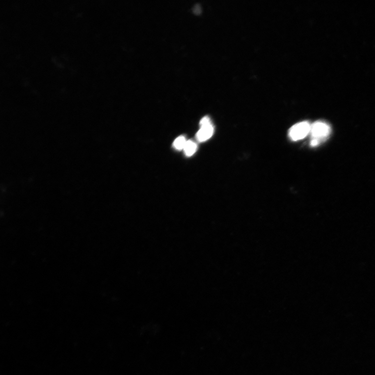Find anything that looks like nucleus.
I'll use <instances>...</instances> for the list:
<instances>
[{
	"label": "nucleus",
	"instance_id": "20e7f679",
	"mask_svg": "<svg viewBox=\"0 0 375 375\" xmlns=\"http://www.w3.org/2000/svg\"><path fill=\"white\" fill-rule=\"evenodd\" d=\"M196 144L192 140L187 141L185 147L183 148L184 152L187 157L192 156L196 152Z\"/></svg>",
	"mask_w": 375,
	"mask_h": 375
},
{
	"label": "nucleus",
	"instance_id": "f257e3e1",
	"mask_svg": "<svg viewBox=\"0 0 375 375\" xmlns=\"http://www.w3.org/2000/svg\"><path fill=\"white\" fill-rule=\"evenodd\" d=\"M201 129L197 132L196 139L200 142H203L209 139L214 133V127L211 123L210 118L206 116L200 121Z\"/></svg>",
	"mask_w": 375,
	"mask_h": 375
},
{
	"label": "nucleus",
	"instance_id": "7ed1b4c3",
	"mask_svg": "<svg viewBox=\"0 0 375 375\" xmlns=\"http://www.w3.org/2000/svg\"><path fill=\"white\" fill-rule=\"evenodd\" d=\"M330 132V127L326 123L317 122L313 124L310 127V133L313 138L319 141L327 137Z\"/></svg>",
	"mask_w": 375,
	"mask_h": 375
},
{
	"label": "nucleus",
	"instance_id": "39448f33",
	"mask_svg": "<svg viewBox=\"0 0 375 375\" xmlns=\"http://www.w3.org/2000/svg\"><path fill=\"white\" fill-rule=\"evenodd\" d=\"M187 141L185 137L179 136V137L177 138L174 141L173 146L176 150H183V148L185 147L187 143Z\"/></svg>",
	"mask_w": 375,
	"mask_h": 375
},
{
	"label": "nucleus",
	"instance_id": "f03ea898",
	"mask_svg": "<svg viewBox=\"0 0 375 375\" xmlns=\"http://www.w3.org/2000/svg\"><path fill=\"white\" fill-rule=\"evenodd\" d=\"M311 126L307 122H303L293 126L289 132V135L293 141L305 138L310 132Z\"/></svg>",
	"mask_w": 375,
	"mask_h": 375
}]
</instances>
